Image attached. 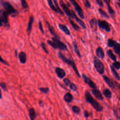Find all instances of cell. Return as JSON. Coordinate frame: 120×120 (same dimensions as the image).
I'll return each mask as SVG.
<instances>
[{
  "mask_svg": "<svg viewBox=\"0 0 120 120\" xmlns=\"http://www.w3.org/2000/svg\"><path fill=\"white\" fill-rule=\"evenodd\" d=\"M85 98L86 101L90 104L94 109L97 112H101L103 110V107L92 97L90 93L86 90L85 92Z\"/></svg>",
  "mask_w": 120,
  "mask_h": 120,
  "instance_id": "obj_1",
  "label": "cell"
},
{
  "mask_svg": "<svg viewBox=\"0 0 120 120\" xmlns=\"http://www.w3.org/2000/svg\"><path fill=\"white\" fill-rule=\"evenodd\" d=\"M47 43L55 49H58L61 51H66L68 50V47L66 44L60 41V38L55 37L52 38V41L47 40Z\"/></svg>",
  "mask_w": 120,
  "mask_h": 120,
  "instance_id": "obj_2",
  "label": "cell"
},
{
  "mask_svg": "<svg viewBox=\"0 0 120 120\" xmlns=\"http://www.w3.org/2000/svg\"><path fill=\"white\" fill-rule=\"evenodd\" d=\"M58 55L59 57V58L63 61H64L65 63H67L69 66H70L74 70V71H75V73L76 74V75L77 77H78L79 78L81 77V75H80V74L79 73V71H78V70L77 69V67L76 66L75 62H74V61L73 60H71L70 59L67 58L64 55H63L60 52H58Z\"/></svg>",
  "mask_w": 120,
  "mask_h": 120,
  "instance_id": "obj_3",
  "label": "cell"
},
{
  "mask_svg": "<svg viewBox=\"0 0 120 120\" xmlns=\"http://www.w3.org/2000/svg\"><path fill=\"white\" fill-rule=\"evenodd\" d=\"M94 65L97 71L100 75H102L105 72V67L103 63L97 57H94L93 59Z\"/></svg>",
  "mask_w": 120,
  "mask_h": 120,
  "instance_id": "obj_4",
  "label": "cell"
},
{
  "mask_svg": "<svg viewBox=\"0 0 120 120\" xmlns=\"http://www.w3.org/2000/svg\"><path fill=\"white\" fill-rule=\"evenodd\" d=\"M60 3L62 8L67 15V16L70 18H74V16L75 15V13L73 11L70 10L67 6L64 3L62 0H60Z\"/></svg>",
  "mask_w": 120,
  "mask_h": 120,
  "instance_id": "obj_5",
  "label": "cell"
},
{
  "mask_svg": "<svg viewBox=\"0 0 120 120\" xmlns=\"http://www.w3.org/2000/svg\"><path fill=\"white\" fill-rule=\"evenodd\" d=\"M69 1L71 2L72 4L74 6L75 11H76L77 14L80 16V17L81 19H83L84 18V15L83 14V12L82 8L79 5V4L76 2L75 0H69Z\"/></svg>",
  "mask_w": 120,
  "mask_h": 120,
  "instance_id": "obj_6",
  "label": "cell"
},
{
  "mask_svg": "<svg viewBox=\"0 0 120 120\" xmlns=\"http://www.w3.org/2000/svg\"><path fill=\"white\" fill-rule=\"evenodd\" d=\"M98 24L100 29L104 30L107 32H110L111 31V28L110 25L106 21L98 20Z\"/></svg>",
  "mask_w": 120,
  "mask_h": 120,
  "instance_id": "obj_7",
  "label": "cell"
},
{
  "mask_svg": "<svg viewBox=\"0 0 120 120\" xmlns=\"http://www.w3.org/2000/svg\"><path fill=\"white\" fill-rule=\"evenodd\" d=\"M3 7L6 10L8 15L16 14L17 13V11L12 6V5L8 2H5L3 4Z\"/></svg>",
  "mask_w": 120,
  "mask_h": 120,
  "instance_id": "obj_8",
  "label": "cell"
},
{
  "mask_svg": "<svg viewBox=\"0 0 120 120\" xmlns=\"http://www.w3.org/2000/svg\"><path fill=\"white\" fill-rule=\"evenodd\" d=\"M82 77L83 79V81L84 82L89 85V86L93 89L96 88V84L90 79L88 76H87L85 74H82Z\"/></svg>",
  "mask_w": 120,
  "mask_h": 120,
  "instance_id": "obj_9",
  "label": "cell"
},
{
  "mask_svg": "<svg viewBox=\"0 0 120 120\" xmlns=\"http://www.w3.org/2000/svg\"><path fill=\"white\" fill-rule=\"evenodd\" d=\"M55 73L57 76L60 79L63 78L66 76V72L64 70L60 68L57 67L55 69Z\"/></svg>",
  "mask_w": 120,
  "mask_h": 120,
  "instance_id": "obj_10",
  "label": "cell"
},
{
  "mask_svg": "<svg viewBox=\"0 0 120 120\" xmlns=\"http://www.w3.org/2000/svg\"><path fill=\"white\" fill-rule=\"evenodd\" d=\"M91 93L94 95V96L99 100H103L104 98L101 93V92L98 89L96 88L93 89L91 90Z\"/></svg>",
  "mask_w": 120,
  "mask_h": 120,
  "instance_id": "obj_11",
  "label": "cell"
},
{
  "mask_svg": "<svg viewBox=\"0 0 120 120\" xmlns=\"http://www.w3.org/2000/svg\"><path fill=\"white\" fill-rule=\"evenodd\" d=\"M103 78L104 81H105V82H106V83L108 85L109 87H110L112 89H115V86H114L113 82L111 79H110L108 77H107L105 75H103Z\"/></svg>",
  "mask_w": 120,
  "mask_h": 120,
  "instance_id": "obj_12",
  "label": "cell"
},
{
  "mask_svg": "<svg viewBox=\"0 0 120 120\" xmlns=\"http://www.w3.org/2000/svg\"><path fill=\"white\" fill-rule=\"evenodd\" d=\"M33 22H34V17L32 16H30L29 21L28 22V27L26 29V31H27L28 35H30V34Z\"/></svg>",
  "mask_w": 120,
  "mask_h": 120,
  "instance_id": "obj_13",
  "label": "cell"
},
{
  "mask_svg": "<svg viewBox=\"0 0 120 120\" xmlns=\"http://www.w3.org/2000/svg\"><path fill=\"white\" fill-rule=\"evenodd\" d=\"M96 53L97 56L101 59H103L105 57V52L103 48L101 47H98L97 48L96 50Z\"/></svg>",
  "mask_w": 120,
  "mask_h": 120,
  "instance_id": "obj_14",
  "label": "cell"
},
{
  "mask_svg": "<svg viewBox=\"0 0 120 120\" xmlns=\"http://www.w3.org/2000/svg\"><path fill=\"white\" fill-rule=\"evenodd\" d=\"M18 57L20 62L22 64H25L27 61V57L26 54L24 52H21L18 54Z\"/></svg>",
  "mask_w": 120,
  "mask_h": 120,
  "instance_id": "obj_15",
  "label": "cell"
},
{
  "mask_svg": "<svg viewBox=\"0 0 120 120\" xmlns=\"http://www.w3.org/2000/svg\"><path fill=\"white\" fill-rule=\"evenodd\" d=\"M58 27L60 28V29L61 31H62L66 35L68 36L70 35V31H69V30L66 25L62 24L59 23L58 24Z\"/></svg>",
  "mask_w": 120,
  "mask_h": 120,
  "instance_id": "obj_16",
  "label": "cell"
},
{
  "mask_svg": "<svg viewBox=\"0 0 120 120\" xmlns=\"http://www.w3.org/2000/svg\"><path fill=\"white\" fill-rule=\"evenodd\" d=\"M0 18L2 23L5 24L8 23V14L6 12L0 10Z\"/></svg>",
  "mask_w": 120,
  "mask_h": 120,
  "instance_id": "obj_17",
  "label": "cell"
},
{
  "mask_svg": "<svg viewBox=\"0 0 120 120\" xmlns=\"http://www.w3.org/2000/svg\"><path fill=\"white\" fill-rule=\"evenodd\" d=\"M46 23L47 24V27H48V28L49 32L53 36V37H55V38H60L59 36L56 34V33L55 32V30H54V28L50 24V23L48 22H47V21H46Z\"/></svg>",
  "mask_w": 120,
  "mask_h": 120,
  "instance_id": "obj_18",
  "label": "cell"
},
{
  "mask_svg": "<svg viewBox=\"0 0 120 120\" xmlns=\"http://www.w3.org/2000/svg\"><path fill=\"white\" fill-rule=\"evenodd\" d=\"M29 116L30 120H34L36 118V113L35 109L33 108L29 109Z\"/></svg>",
  "mask_w": 120,
  "mask_h": 120,
  "instance_id": "obj_19",
  "label": "cell"
},
{
  "mask_svg": "<svg viewBox=\"0 0 120 120\" xmlns=\"http://www.w3.org/2000/svg\"><path fill=\"white\" fill-rule=\"evenodd\" d=\"M63 98L65 102L67 103H70L73 99V97L70 93L68 92L64 95Z\"/></svg>",
  "mask_w": 120,
  "mask_h": 120,
  "instance_id": "obj_20",
  "label": "cell"
},
{
  "mask_svg": "<svg viewBox=\"0 0 120 120\" xmlns=\"http://www.w3.org/2000/svg\"><path fill=\"white\" fill-rule=\"evenodd\" d=\"M72 45H73V48H74V51H75V53L78 56V57L80 58L81 57V54L80 52V51L78 49V45H77L75 41H74L72 42Z\"/></svg>",
  "mask_w": 120,
  "mask_h": 120,
  "instance_id": "obj_21",
  "label": "cell"
},
{
  "mask_svg": "<svg viewBox=\"0 0 120 120\" xmlns=\"http://www.w3.org/2000/svg\"><path fill=\"white\" fill-rule=\"evenodd\" d=\"M103 94L105 97L107 98H111L112 97V93L109 89H105L103 91Z\"/></svg>",
  "mask_w": 120,
  "mask_h": 120,
  "instance_id": "obj_22",
  "label": "cell"
},
{
  "mask_svg": "<svg viewBox=\"0 0 120 120\" xmlns=\"http://www.w3.org/2000/svg\"><path fill=\"white\" fill-rule=\"evenodd\" d=\"M110 69H111V72H112L113 76L115 78V79H116L118 80H120V77L118 73L116 72V71L114 69V68L112 66L110 65Z\"/></svg>",
  "mask_w": 120,
  "mask_h": 120,
  "instance_id": "obj_23",
  "label": "cell"
},
{
  "mask_svg": "<svg viewBox=\"0 0 120 120\" xmlns=\"http://www.w3.org/2000/svg\"><path fill=\"white\" fill-rule=\"evenodd\" d=\"M74 19H75L76 21L78 23V24L81 26V27H82L83 29H86V25L84 23V22L82 21L80 19H79L77 16V15H75L74 16Z\"/></svg>",
  "mask_w": 120,
  "mask_h": 120,
  "instance_id": "obj_24",
  "label": "cell"
},
{
  "mask_svg": "<svg viewBox=\"0 0 120 120\" xmlns=\"http://www.w3.org/2000/svg\"><path fill=\"white\" fill-rule=\"evenodd\" d=\"M107 54L108 56L109 57V58H111V59L112 60L114 61H116L117 58H116L115 55L113 53V52L111 50H110V49L108 50L107 51Z\"/></svg>",
  "mask_w": 120,
  "mask_h": 120,
  "instance_id": "obj_25",
  "label": "cell"
},
{
  "mask_svg": "<svg viewBox=\"0 0 120 120\" xmlns=\"http://www.w3.org/2000/svg\"><path fill=\"white\" fill-rule=\"evenodd\" d=\"M68 21H69V23H70V24L71 25L72 28H73L74 30H80V27L78 25H77L76 23H75L74 22L73 20H72V19H71V18H69Z\"/></svg>",
  "mask_w": 120,
  "mask_h": 120,
  "instance_id": "obj_26",
  "label": "cell"
},
{
  "mask_svg": "<svg viewBox=\"0 0 120 120\" xmlns=\"http://www.w3.org/2000/svg\"><path fill=\"white\" fill-rule=\"evenodd\" d=\"M113 50L114 51V52H115L116 54H120V44L117 43H115L114 45L113 46Z\"/></svg>",
  "mask_w": 120,
  "mask_h": 120,
  "instance_id": "obj_27",
  "label": "cell"
},
{
  "mask_svg": "<svg viewBox=\"0 0 120 120\" xmlns=\"http://www.w3.org/2000/svg\"><path fill=\"white\" fill-rule=\"evenodd\" d=\"M97 20L95 18L92 19L90 21V27L92 29H96L97 28Z\"/></svg>",
  "mask_w": 120,
  "mask_h": 120,
  "instance_id": "obj_28",
  "label": "cell"
},
{
  "mask_svg": "<svg viewBox=\"0 0 120 120\" xmlns=\"http://www.w3.org/2000/svg\"><path fill=\"white\" fill-rule=\"evenodd\" d=\"M47 0V2H48V3L50 6V7L54 11V12H55L56 13H58V10L55 7V5L53 4V2L52 1V0Z\"/></svg>",
  "mask_w": 120,
  "mask_h": 120,
  "instance_id": "obj_29",
  "label": "cell"
},
{
  "mask_svg": "<svg viewBox=\"0 0 120 120\" xmlns=\"http://www.w3.org/2000/svg\"><path fill=\"white\" fill-rule=\"evenodd\" d=\"M107 8H108V12H109V14H110L111 17L112 18H114V17L115 16V11L110 6V5H107Z\"/></svg>",
  "mask_w": 120,
  "mask_h": 120,
  "instance_id": "obj_30",
  "label": "cell"
},
{
  "mask_svg": "<svg viewBox=\"0 0 120 120\" xmlns=\"http://www.w3.org/2000/svg\"><path fill=\"white\" fill-rule=\"evenodd\" d=\"M116 43V41L114 40L112 38H109L108 39L107 41V46L109 47H113Z\"/></svg>",
  "mask_w": 120,
  "mask_h": 120,
  "instance_id": "obj_31",
  "label": "cell"
},
{
  "mask_svg": "<svg viewBox=\"0 0 120 120\" xmlns=\"http://www.w3.org/2000/svg\"><path fill=\"white\" fill-rule=\"evenodd\" d=\"M53 2L54 3V5H55V7L56 8H57V9L58 10V13H59L61 15H64V13L62 11V10L60 9V7H59L58 4L56 0H53Z\"/></svg>",
  "mask_w": 120,
  "mask_h": 120,
  "instance_id": "obj_32",
  "label": "cell"
},
{
  "mask_svg": "<svg viewBox=\"0 0 120 120\" xmlns=\"http://www.w3.org/2000/svg\"><path fill=\"white\" fill-rule=\"evenodd\" d=\"M72 111L75 114H79L80 112V108L76 105H73L72 107Z\"/></svg>",
  "mask_w": 120,
  "mask_h": 120,
  "instance_id": "obj_33",
  "label": "cell"
},
{
  "mask_svg": "<svg viewBox=\"0 0 120 120\" xmlns=\"http://www.w3.org/2000/svg\"><path fill=\"white\" fill-rule=\"evenodd\" d=\"M98 11L99 12V13L100 14V15L103 16V17H105V18H109V16L107 14V13L104 11V10H103L101 8H99L98 9Z\"/></svg>",
  "mask_w": 120,
  "mask_h": 120,
  "instance_id": "obj_34",
  "label": "cell"
},
{
  "mask_svg": "<svg viewBox=\"0 0 120 120\" xmlns=\"http://www.w3.org/2000/svg\"><path fill=\"white\" fill-rule=\"evenodd\" d=\"M39 90L40 91L45 94H47L49 91V89L48 87H40L39 88Z\"/></svg>",
  "mask_w": 120,
  "mask_h": 120,
  "instance_id": "obj_35",
  "label": "cell"
},
{
  "mask_svg": "<svg viewBox=\"0 0 120 120\" xmlns=\"http://www.w3.org/2000/svg\"><path fill=\"white\" fill-rule=\"evenodd\" d=\"M112 66L117 69H120V62L115 61L112 63Z\"/></svg>",
  "mask_w": 120,
  "mask_h": 120,
  "instance_id": "obj_36",
  "label": "cell"
},
{
  "mask_svg": "<svg viewBox=\"0 0 120 120\" xmlns=\"http://www.w3.org/2000/svg\"><path fill=\"white\" fill-rule=\"evenodd\" d=\"M69 88L72 90H73L74 91H75L77 90V86L74 83H70Z\"/></svg>",
  "mask_w": 120,
  "mask_h": 120,
  "instance_id": "obj_37",
  "label": "cell"
},
{
  "mask_svg": "<svg viewBox=\"0 0 120 120\" xmlns=\"http://www.w3.org/2000/svg\"><path fill=\"white\" fill-rule=\"evenodd\" d=\"M0 87L1 88V89L2 90H3L4 91H7V88L6 85V83L4 82H0Z\"/></svg>",
  "mask_w": 120,
  "mask_h": 120,
  "instance_id": "obj_38",
  "label": "cell"
},
{
  "mask_svg": "<svg viewBox=\"0 0 120 120\" xmlns=\"http://www.w3.org/2000/svg\"><path fill=\"white\" fill-rule=\"evenodd\" d=\"M40 45H41V47L42 48V49H43V50L44 51V52H45L46 53L48 54V53H49V52H48V50H47V49H46V48L45 44L44 42H42V43H41Z\"/></svg>",
  "mask_w": 120,
  "mask_h": 120,
  "instance_id": "obj_39",
  "label": "cell"
},
{
  "mask_svg": "<svg viewBox=\"0 0 120 120\" xmlns=\"http://www.w3.org/2000/svg\"><path fill=\"white\" fill-rule=\"evenodd\" d=\"M63 82L66 86H68L69 85L70 83H71V82H70V80L68 78H65L63 79Z\"/></svg>",
  "mask_w": 120,
  "mask_h": 120,
  "instance_id": "obj_40",
  "label": "cell"
},
{
  "mask_svg": "<svg viewBox=\"0 0 120 120\" xmlns=\"http://www.w3.org/2000/svg\"><path fill=\"white\" fill-rule=\"evenodd\" d=\"M0 62H1L2 64H4V65H7V66H9V64H8V63L7 62V61H6V60H5L2 57H1V56L0 55Z\"/></svg>",
  "mask_w": 120,
  "mask_h": 120,
  "instance_id": "obj_41",
  "label": "cell"
},
{
  "mask_svg": "<svg viewBox=\"0 0 120 120\" xmlns=\"http://www.w3.org/2000/svg\"><path fill=\"white\" fill-rule=\"evenodd\" d=\"M38 26H39V29L40 30V31L43 34H44V30H43V26H42V22H41V21L39 22Z\"/></svg>",
  "mask_w": 120,
  "mask_h": 120,
  "instance_id": "obj_42",
  "label": "cell"
},
{
  "mask_svg": "<svg viewBox=\"0 0 120 120\" xmlns=\"http://www.w3.org/2000/svg\"><path fill=\"white\" fill-rule=\"evenodd\" d=\"M21 1H22V7L23 8H27L28 7V5L26 1L25 0H21Z\"/></svg>",
  "mask_w": 120,
  "mask_h": 120,
  "instance_id": "obj_43",
  "label": "cell"
},
{
  "mask_svg": "<svg viewBox=\"0 0 120 120\" xmlns=\"http://www.w3.org/2000/svg\"><path fill=\"white\" fill-rule=\"evenodd\" d=\"M90 116V113L87 111L85 110L84 111V116L85 118H88Z\"/></svg>",
  "mask_w": 120,
  "mask_h": 120,
  "instance_id": "obj_44",
  "label": "cell"
},
{
  "mask_svg": "<svg viewBox=\"0 0 120 120\" xmlns=\"http://www.w3.org/2000/svg\"><path fill=\"white\" fill-rule=\"evenodd\" d=\"M84 5L86 8H90L91 7L90 4L88 0H85V2L84 3Z\"/></svg>",
  "mask_w": 120,
  "mask_h": 120,
  "instance_id": "obj_45",
  "label": "cell"
},
{
  "mask_svg": "<svg viewBox=\"0 0 120 120\" xmlns=\"http://www.w3.org/2000/svg\"><path fill=\"white\" fill-rule=\"evenodd\" d=\"M97 3L98 5L99 6L102 7L103 6V1L102 0H96Z\"/></svg>",
  "mask_w": 120,
  "mask_h": 120,
  "instance_id": "obj_46",
  "label": "cell"
},
{
  "mask_svg": "<svg viewBox=\"0 0 120 120\" xmlns=\"http://www.w3.org/2000/svg\"><path fill=\"white\" fill-rule=\"evenodd\" d=\"M115 82V84H116V85L117 88H118V89H119V91H120V84L119 83H118V82Z\"/></svg>",
  "mask_w": 120,
  "mask_h": 120,
  "instance_id": "obj_47",
  "label": "cell"
},
{
  "mask_svg": "<svg viewBox=\"0 0 120 120\" xmlns=\"http://www.w3.org/2000/svg\"><path fill=\"white\" fill-rule=\"evenodd\" d=\"M104 1L106 3L107 5H110V0H104Z\"/></svg>",
  "mask_w": 120,
  "mask_h": 120,
  "instance_id": "obj_48",
  "label": "cell"
},
{
  "mask_svg": "<svg viewBox=\"0 0 120 120\" xmlns=\"http://www.w3.org/2000/svg\"><path fill=\"white\" fill-rule=\"evenodd\" d=\"M39 105L40 106H43V105H44V103H43V102L42 101H40L39 102Z\"/></svg>",
  "mask_w": 120,
  "mask_h": 120,
  "instance_id": "obj_49",
  "label": "cell"
},
{
  "mask_svg": "<svg viewBox=\"0 0 120 120\" xmlns=\"http://www.w3.org/2000/svg\"><path fill=\"white\" fill-rule=\"evenodd\" d=\"M2 98V92H1V90L0 89V99H1Z\"/></svg>",
  "mask_w": 120,
  "mask_h": 120,
  "instance_id": "obj_50",
  "label": "cell"
},
{
  "mask_svg": "<svg viewBox=\"0 0 120 120\" xmlns=\"http://www.w3.org/2000/svg\"><path fill=\"white\" fill-rule=\"evenodd\" d=\"M2 24H3V23H2L1 20V19H0V26H2Z\"/></svg>",
  "mask_w": 120,
  "mask_h": 120,
  "instance_id": "obj_51",
  "label": "cell"
},
{
  "mask_svg": "<svg viewBox=\"0 0 120 120\" xmlns=\"http://www.w3.org/2000/svg\"><path fill=\"white\" fill-rule=\"evenodd\" d=\"M15 56H17V50H15Z\"/></svg>",
  "mask_w": 120,
  "mask_h": 120,
  "instance_id": "obj_52",
  "label": "cell"
},
{
  "mask_svg": "<svg viewBox=\"0 0 120 120\" xmlns=\"http://www.w3.org/2000/svg\"><path fill=\"white\" fill-rule=\"evenodd\" d=\"M118 6H119V7L120 8V2H119V3H118Z\"/></svg>",
  "mask_w": 120,
  "mask_h": 120,
  "instance_id": "obj_53",
  "label": "cell"
},
{
  "mask_svg": "<svg viewBox=\"0 0 120 120\" xmlns=\"http://www.w3.org/2000/svg\"><path fill=\"white\" fill-rule=\"evenodd\" d=\"M119 100H120V98H119Z\"/></svg>",
  "mask_w": 120,
  "mask_h": 120,
  "instance_id": "obj_54",
  "label": "cell"
},
{
  "mask_svg": "<svg viewBox=\"0 0 120 120\" xmlns=\"http://www.w3.org/2000/svg\"></svg>",
  "mask_w": 120,
  "mask_h": 120,
  "instance_id": "obj_55",
  "label": "cell"
},
{
  "mask_svg": "<svg viewBox=\"0 0 120 120\" xmlns=\"http://www.w3.org/2000/svg\"><path fill=\"white\" fill-rule=\"evenodd\" d=\"M119 0V1H120V0Z\"/></svg>",
  "mask_w": 120,
  "mask_h": 120,
  "instance_id": "obj_56",
  "label": "cell"
}]
</instances>
